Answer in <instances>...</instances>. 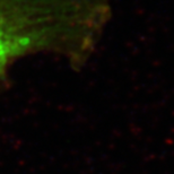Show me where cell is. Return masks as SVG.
Here are the masks:
<instances>
[{
    "label": "cell",
    "instance_id": "1",
    "mask_svg": "<svg viewBox=\"0 0 174 174\" xmlns=\"http://www.w3.org/2000/svg\"><path fill=\"white\" fill-rule=\"evenodd\" d=\"M89 10L77 0H0V75L23 54L85 37Z\"/></svg>",
    "mask_w": 174,
    "mask_h": 174
}]
</instances>
